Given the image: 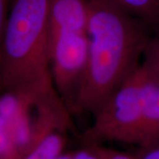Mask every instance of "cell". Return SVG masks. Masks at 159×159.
<instances>
[{"label": "cell", "instance_id": "obj_1", "mask_svg": "<svg viewBox=\"0 0 159 159\" xmlns=\"http://www.w3.org/2000/svg\"><path fill=\"white\" fill-rule=\"evenodd\" d=\"M89 56L72 113H96L140 66L149 39L135 17L101 0H89Z\"/></svg>", "mask_w": 159, "mask_h": 159}, {"label": "cell", "instance_id": "obj_2", "mask_svg": "<svg viewBox=\"0 0 159 159\" xmlns=\"http://www.w3.org/2000/svg\"><path fill=\"white\" fill-rule=\"evenodd\" d=\"M50 87L55 85L50 59L49 1L16 0L0 43V89Z\"/></svg>", "mask_w": 159, "mask_h": 159}, {"label": "cell", "instance_id": "obj_3", "mask_svg": "<svg viewBox=\"0 0 159 159\" xmlns=\"http://www.w3.org/2000/svg\"><path fill=\"white\" fill-rule=\"evenodd\" d=\"M95 115L85 145L116 142L146 146L159 140V76L141 64Z\"/></svg>", "mask_w": 159, "mask_h": 159}, {"label": "cell", "instance_id": "obj_4", "mask_svg": "<svg viewBox=\"0 0 159 159\" xmlns=\"http://www.w3.org/2000/svg\"><path fill=\"white\" fill-rule=\"evenodd\" d=\"M0 116L22 157L51 133L74 129L71 112L55 87L3 92Z\"/></svg>", "mask_w": 159, "mask_h": 159}, {"label": "cell", "instance_id": "obj_5", "mask_svg": "<svg viewBox=\"0 0 159 159\" xmlns=\"http://www.w3.org/2000/svg\"><path fill=\"white\" fill-rule=\"evenodd\" d=\"M88 56V33L60 32L50 34L52 79L69 111L85 74Z\"/></svg>", "mask_w": 159, "mask_h": 159}, {"label": "cell", "instance_id": "obj_6", "mask_svg": "<svg viewBox=\"0 0 159 159\" xmlns=\"http://www.w3.org/2000/svg\"><path fill=\"white\" fill-rule=\"evenodd\" d=\"M50 34L88 33L89 0H48Z\"/></svg>", "mask_w": 159, "mask_h": 159}, {"label": "cell", "instance_id": "obj_7", "mask_svg": "<svg viewBox=\"0 0 159 159\" xmlns=\"http://www.w3.org/2000/svg\"><path fill=\"white\" fill-rule=\"evenodd\" d=\"M121 9L134 17L147 20L159 18V0H101Z\"/></svg>", "mask_w": 159, "mask_h": 159}, {"label": "cell", "instance_id": "obj_8", "mask_svg": "<svg viewBox=\"0 0 159 159\" xmlns=\"http://www.w3.org/2000/svg\"><path fill=\"white\" fill-rule=\"evenodd\" d=\"M65 134L59 131L51 133L21 159H56L66 146Z\"/></svg>", "mask_w": 159, "mask_h": 159}, {"label": "cell", "instance_id": "obj_9", "mask_svg": "<svg viewBox=\"0 0 159 159\" xmlns=\"http://www.w3.org/2000/svg\"><path fill=\"white\" fill-rule=\"evenodd\" d=\"M21 158V154L13 140L6 121L0 116V159Z\"/></svg>", "mask_w": 159, "mask_h": 159}, {"label": "cell", "instance_id": "obj_10", "mask_svg": "<svg viewBox=\"0 0 159 159\" xmlns=\"http://www.w3.org/2000/svg\"><path fill=\"white\" fill-rule=\"evenodd\" d=\"M143 56L144 61L142 65L154 73L159 74V35L149 39Z\"/></svg>", "mask_w": 159, "mask_h": 159}, {"label": "cell", "instance_id": "obj_11", "mask_svg": "<svg viewBox=\"0 0 159 159\" xmlns=\"http://www.w3.org/2000/svg\"><path fill=\"white\" fill-rule=\"evenodd\" d=\"M91 146L97 153L99 159H137L135 156L119 151L113 148L102 147L101 145H86Z\"/></svg>", "mask_w": 159, "mask_h": 159}, {"label": "cell", "instance_id": "obj_12", "mask_svg": "<svg viewBox=\"0 0 159 159\" xmlns=\"http://www.w3.org/2000/svg\"><path fill=\"white\" fill-rule=\"evenodd\" d=\"M135 157L137 159H159V140L140 147Z\"/></svg>", "mask_w": 159, "mask_h": 159}, {"label": "cell", "instance_id": "obj_13", "mask_svg": "<svg viewBox=\"0 0 159 159\" xmlns=\"http://www.w3.org/2000/svg\"><path fill=\"white\" fill-rule=\"evenodd\" d=\"M74 159H99L91 146H86L85 148L74 152Z\"/></svg>", "mask_w": 159, "mask_h": 159}, {"label": "cell", "instance_id": "obj_14", "mask_svg": "<svg viewBox=\"0 0 159 159\" xmlns=\"http://www.w3.org/2000/svg\"><path fill=\"white\" fill-rule=\"evenodd\" d=\"M6 5L7 0H0V43L6 29L7 15H6Z\"/></svg>", "mask_w": 159, "mask_h": 159}, {"label": "cell", "instance_id": "obj_15", "mask_svg": "<svg viewBox=\"0 0 159 159\" xmlns=\"http://www.w3.org/2000/svg\"><path fill=\"white\" fill-rule=\"evenodd\" d=\"M56 159H74V152H70V153H64L63 152Z\"/></svg>", "mask_w": 159, "mask_h": 159}, {"label": "cell", "instance_id": "obj_16", "mask_svg": "<svg viewBox=\"0 0 159 159\" xmlns=\"http://www.w3.org/2000/svg\"><path fill=\"white\" fill-rule=\"evenodd\" d=\"M155 74H157V73H155ZM157 74V75H158V76H159V74Z\"/></svg>", "mask_w": 159, "mask_h": 159}]
</instances>
